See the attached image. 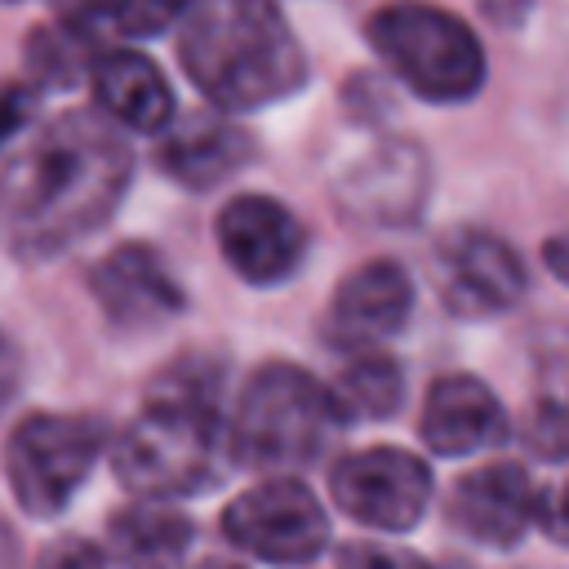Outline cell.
<instances>
[{
  "label": "cell",
  "mask_w": 569,
  "mask_h": 569,
  "mask_svg": "<svg viewBox=\"0 0 569 569\" xmlns=\"http://www.w3.org/2000/svg\"><path fill=\"white\" fill-rule=\"evenodd\" d=\"M36 569H107V556L89 538H53L36 556Z\"/></svg>",
  "instance_id": "cb8c5ba5"
},
{
  "label": "cell",
  "mask_w": 569,
  "mask_h": 569,
  "mask_svg": "<svg viewBox=\"0 0 569 569\" xmlns=\"http://www.w3.org/2000/svg\"><path fill=\"white\" fill-rule=\"evenodd\" d=\"M511 431L498 391L471 373H445L427 387L418 436L440 458H467L502 445Z\"/></svg>",
  "instance_id": "5bb4252c"
},
{
  "label": "cell",
  "mask_w": 569,
  "mask_h": 569,
  "mask_svg": "<svg viewBox=\"0 0 569 569\" xmlns=\"http://www.w3.org/2000/svg\"><path fill=\"white\" fill-rule=\"evenodd\" d=\"M89 89L102 120L133 133H160L173 120V89L164 71L138 49H102L89 62Z\"/></svg>",
  "instance_id": "e0dca14e"
},
{
  "label": "cell",
  "mask_w": 569,
  "mask_h": 569,
  "mask_svg": "<svg viewBox=\"0 0 569 569\" xmlns=\"http://www.w3.org/2000/svg\"><path fill=\"white\" fill-rule=\"evenodd\" d=\"M89 289L116 329H156L182 311V284L151 244H116L93 262Z\"/></svg>",
  "instance_id": "7c38bea8"
},
{
  "label": "cell",
  "mask_w": 569,
  "mask_h": 569,
  "mask_svg": "<svg viewBox=\"0 0 569 569\" xmlns=\"http://www.w3.org/2000/svg\"><path fill=\"white\" fill-rule=\"evenodd\" d=\"M222 538L267 565H311L329 542V516L302 480L267 476L227 502Z\"/></svg>",
  "instance_id": "ba28073f"
},
{
  "label": "cell",
  "mask_w": 569,
  "mask_h": 569,
  "mask_svg": "<svg viewBox=\"0 0 569 569\" xmlns=\"http://www.w3.org/2000/svg\"><path fill=\"white\" fill-rule=\"evenodd\" d=\"M333 431L342 427L333 418L325 382H316L302 365L271 360L258 365L240 387L227 445L236 467L262 476H293L329 449Z\"/></svg>",
  "instance_id": "277c9868"
},
{
  "label": "cell",
  "mask_w": 569,
  "mask_h": 569,
  "mask_svg": "<svg viewBox=\"0 0 569 569\" xmlns=\"http://www.w3.org/2000/svg\"><path fill=\"white\" fill-rule=\"evenodd\" d=\"M413 311V280L396 258H369L351 267L329 307V338L347 351H373L382 338L400 333Z\"/></svg>",
  "instance_id": "4fadbf2b"
},
{
  "label": "cell",
  "mask_w": 569,
  "mask_h": 569,
  "mask_svg": "<svg viewBox=\"0 0 569 569\" xmlns=\"http://www.w3.org/2000/svg\"><path fill=\"white\" fill-rule=\"evenodd\" d=\"M0 569H18V538L9 525H0Z\"/></svg>",
  "instance_id": "d4e9b609"
},
{
  "label": "cell",
  "mask_w": 569,
  "mask_h": 569,
  "mask_svg": "<svg viewBox=\"0 0 569 569\" xmlns=\"http://www.w3.org/2000/svg\"><path fill=\"white\" fill-rule=\"evenodd\" d=\"M253 156V138L222 111H191L160 129L156 164L187 191H209L236 178Z\"/></svg>",
  "instance_id": "9a60e30c"
},
{
  "label": "cell",
  "mask_w": 569,
  "mask_h": 569,
  "mask_svg": "<svg viewBox=\"0 0 569 569\" xmlns=\"http://www.w3.org/2000/svg\"><path fill=\"white\" fill-rule=\"evenodd\" d=\"M107 449L93 413H27L4 445V476L27 516H58Z\"/></svg>",
  "instance_id": "8992f818"
},
{
  "label": "cell",
  "mask_w": 569,
  "mask_h": 569,
  "mask_svg": "<svg viewBox=\"0 0 569 569\" xmlns=\"http://www.w3.org/2000/svg\"><path fill=\"white\" fill-rule=\"evenodd\" d=\"M525 440L538 458L547 462H560L565 458V445H569V427H565V405L560 400H538L529 409V422H525Z\"/></svg>",
  "instance_id": "44dd1931"
},
{
  "label": "cell",
  "mask_w": 569,
  "mask_h": 569,
  "mask_svg": "<svg viewBox=\"0 0 569 569\" xmlns=\"http://www.w3.org/2000/svg\"><path fill=\"white\" fill-rule=\"evenodd\" d=\"M133 173L124 133L98 111H62L0 151V244L49 258L111 218Z\"/></svg>",
  "instance_id": "6da1fadb"
},
{
  "label": "cell",
  "mask_w": 569,
  "mask_h": 569,
  "mask_svg": "<svg viewBox=\"0 0 569 569\" xmlns=\"http://www.w3.org/2000/svg\"><path fill=\"white\" fill-rule=\"evenodd\" d=\"M178 58L222 116L271 107L307 80L302 44L276 0H196L178 31Z\"/></svg>",
  "instance_id": "7a4b0ae2"
},
{
  "label": "cell",
  "mask_w": 569,
  "mask_h": 569,
  "mask_svg": "<svg viewBox=\"0 0 569 569\" xmlns=\"http://www.w3.org/2000/svg\"><path fill=\"white\" fill-rule=\"evenodd\" d=\"M431 284L440 302L462 320H489L511 311L525 298L529 271L525 258L493 231L458 227L436 244L431 258Z\"/></svg>",
  "instance_id": "30bf717a"
},
{
  "label": "cell",
  "mask_w": 569,
  "mask_h": 569,
  "mask_svg": "<svg viewBox=\"0 0 569 569\" xmlns=\"http://www.w3.org/2000/svg\"><path fill=\"white\" fill-rule=\"evenodd\" d=\"M329 187L351 222L409 227L427 209L431 164L427 151L400 133H365L333 156Z\"/></svg>",
  "instance_id": "52a82bcc"
},
{
  "label": "cell",
  "mask_w": 569,
  "mask_h": 569,
  "mask_svg": "<svg viewBox=\"0 0 569 569\" xmlns=\"http://www.w3.org/2000/svg\"><path fill=\"white\" fill-rule=\"evenodd\" d=\"M196 569H244V565H236V560H204V565H196Z\"/></svg>",
  "instance_id": "4316f807"
},
{
  "label": "cell",
  "mask_w": 569,
  "mask_h": 569,
  "mask_svg": "<svg viewBox=\"0 0 569 569\" xmlns=\"http://www.w3.org/2000/svg\"><path fill=\"white\" fill-rule=\"evenodd\" d=\"M325 391H329L338 427H347V422H378V418L396 413V405L405 396V373L378 347L373 351H351V360L338 369L333 382H325Z\"/></svg>",
  "instance_id": "d6986e66"
},
{
  "label": "cell",
  "mask_w": 569,
  "mask_h": 569,
  "mask_svg": "<svg viewBox=\"0 0 569 569\" xmlns=\"http://www.w3.org/2000/svg\"><path fill=\"white\" fill-rule=\"evenodd\" d=\"M329 493L351 520L378 533H405L427 516L431 471L409 449L373 445V449H356L333 462Z\"/></svg>",
  "instance_id": "9c48e42d"
},
{
  "label": "cell",
  "mask_w": 569,
  "mask_h": 569,
  "mask_svg": "<svg viewBox=\"0 0 569 569\" xmlns=\"http://www.w3.org/2000/svg\"><path fill=\"white\" fill-rule=\"evenodd\" d=\"M533 498L538 489L520 462H485L453 485L449 520L485 547H511L533 525Z\"/></svg>",
  "instance_id": "2e32d148"
},
{
  "label": "cell",
  "mask_w": 569,
  "mask_h": 569,
  "mask_svg": "<svg viewBox=\"0 0 569 569\" xmlns=\"http://www.w3.org/2000/svg\"><path fill=\"white\" fill-rule=\"evenodd\" d=\"M560 249H565V240H560V236H551V240H547V262H551V271H556V276H565V253H560Z\"/></svg>",
  "instance_id": "484cf974"
},
{
  "label": "cell",
  "mask_w": 569,
  "mask_h": 569,
  "mask_svg": "<svg viewBox=\"0 0 569 569\" xmlns=\"http://www.w3.org/2000/svg\"><path fill=\"white\" fill-rule=\"evenodd\" d=\"M31 116H36V84H27V80L0 84V151L9 142H18V133L31 124Z\"/></svg>",
  "instance_id": "603a6c76"
},
{
  "label": "cell",
  "mask_w": 569,
  "mask_h": 569,
  "mask_svg": "<svg viewBox=\"0 0 569 569\" xmlns=\"http://www.w3.org/2000/svg\"><path fill=\"white\" fill-rule=\"evenodd\" d=\"M333 565L338 569H431L422 556H413L405 547H391V542H369V538L342 542Z\"/></svg>",
  "instance_id": "7402d4cb"
},
{
  "label": "cell",
  "mask_w": 569,
  "mask_h": 569,
  "mask_svg": "<svg viewBox=\"0 0 569 569\" xmlns=\"http://www.w3.org/2000/svg\"><path fill=\"white\" fill-rule=\"evenodd\" d=\"M213 236H218L222 262L244 284H262V289L289 280L307 253V227L298 222V213L262 191L227 200L218 209Z\"/></svg>",
  "instance_id": "8fae6325"
},
{
  "label": "cell",
  "mask_w": 569,
  "mask_h": 569,
  "mask_svg": "<svg viewBox=\"0 0 569 569\" xmlns=\"http://www.w3.org/2000/svg\"><path fill=\"white\" fill-rule=\"evenodd\" d=\"M369 44L418 98L453 107L480 93L485 49L476 31L431 0H391L369 18Z\"/></svg>",
  "instance_id": "5b68a950"
},
{
  "label": "cell",
  "mask_w": 569,
  "mask_h": 569,
  "mask_svg": "<svg viewBox=\"0 0 569 569\" xmlns=\"http://www.w3.org/2000/svg\"><path fill=\"white\" fill-rule=\"evenodd\" d=\"M191 4L196 0H98V9L89 18L120 36H160L178 18H187Z\"/></svg>",
  "instance_id": "ffe728a7"
},
{
  "label": "cell",
  "mask_w": 569,
  "mask_h": 569,
  "mask_svg": "<svg viewBox=\"0 0 569 569\" xmlns=\"http://www.w3.org/2000/svg\"><path fill=\"white\" fill-rule=\"evenodd\" d=\"M191 538H196V525L178 507L138 498L111 516L102 556L120 560L124 569H178Z\"/></svg>",
  "instance_id": "ac0fdd59"
},
{
  "label": "cell",
  "mask_w": 569,
  "mask_h": 569,
  "mask_svg": "<svg viewBox=\"0 0 569 569\" xmlns=\"http://www.w3.org/2000/svg\"><path fill=\"white\" fill-rule=\"evenodd\" d=\"M222 453L218 373L182 360L147 391L142 409L111 445V467L129 493L173 502L209 489Z\"/></svg>",
  "instance_id": "3957f363"
}]
</instances>
